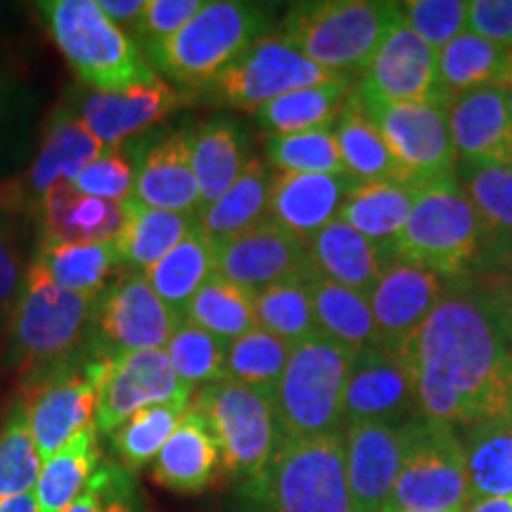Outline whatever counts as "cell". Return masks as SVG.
Returning a JSON list of instances; mask_svg holds the SVG:
<instances>
[{"label":"cell","mask_w":512,"mask_h":512,"mask_svg":"<svg viewBox=\"0 0 512 512\" xmlns=\"http://www.w3.org/2000/svg\"><path fill=\"white\" fill-rule=\"evenodd\" d=\"M190 155L204 207L219 200L245 169V131L226 117L202 121L190 131Z\"/></svg>","instance_id":"cell-32"},{"label":"cell","mask_w":512,"mask_h":512,"mask_svg":"<svg viewBox=\"0 0 512 512\" xmlns=\"http://www.w3.org/2000/svg\"><path fill=\"white\" fill-rule=\"evenodd\" d=\"M501 86H503L505 102H508V110H510V117H512V50H508V57H505V69H503Z\"/></svg>","instance_id":"cell-60"},{"label":"cell","mask_w":512,"mask_h":512,"mask_svg":"<svg viewBox=\"0 0 512 512\" xmlns=\"http://www.w3.org/2000/svg\"><path fill=\"white\" fill-rule=\"evenodd\" d=\"M271 176L261 159L249 157L238 181L216 202L204 204L195 214L197 226L211 242H221L268 219Z\"/></svg>","instance_id":"cell-35"},{"label":"cell","mask_w":512,"mask_h":512,"mask_svg":"<svg viewBox=\"0 0 512 512\" xmlns=\"http://www.w3.org/2000/svg\"><path fill=\"white\" fill-rule=\"evenodd\" d=\"M43 470V458L31 437L27 411L19 403L0 432V501L31 494Z\"/></svg>","instance_id":"cell-46"},{"label":"cell","mask_w":512,"mask_h":512,"mask_svg":"<svg viewBox=\"0 0 512 512\" xmlns=\"http://www.w3.org/2000/svg\"><path fill=\"white\" fill-rule=\"evenodd\" d=\"M183 320L230 344L256 328L254 292L214 273L190 299Z\"/></svg>","instance_id":"cell-40"},{"label":"cell","mask_w":512,"mask_h":512,"mask_svg":"<svg viewBox=\"0 0 512 512\" xmlns=\"http://www.w3.org/2000/svg\"><path fill=\"white\" fill-rule=\"evenodd\" d=\"M313 316L320 335L361 351L377 347V328L366 294L349 290L313 273L309 278Z\"/></svg>","instance_id":"cell-38"},{"label":"cell","mask_w":512,"mask_h":512,"mask_svg":"<svg viewBox=\"0 0 512 512\" xmlns=\"http://www.w3.org/2000/svg\"><path fill=\"white\" fill-rule=\"evenodd\" d=\"M105 145L83 126L79 114L60 110L46 128L34 164L19 181L0 190V207L41 216L43 200L57 183H74L88 164H93Z\"/></svg>","instance_id":"cell-17"},{"label":"cell","mask_w":512,"mask_h":512,"mask_svg":"<svg viewBox=\"0 0 512 512\" xmlns=\"http://www.w3.org/2000/svg\"><path fill=\"white\" fill-rule=\"evenodd\" d=\"M460 439L472 501L512 496V415L465 427Z\"/></svg>","instance_id":"cell-36"},{"label":"cell","mask_w":512,"mask_h":512,"mask_svg":"<svg viewBox=\"0 0 512 512\" xmlns=\"http://www.w3.org/2000/svg\"><path fill=\"white\" fill-rule=\"evenodd\" d=\"M309 256L313 271L320 278L368 297L375 290L384 266L396 254L377 247L349 223L337 219L309 240Z\"/></svg>","instance_id":"cell-29"},{"label":"cell","mask_w":512,"mask_h":512,"mask_svg":"<svg viewBox=\"0 0 512 512\" xmlns=\"http://www.w3.org/2000/svg\"><path fill=\"white\" fill-rule=\"evenodd\" d=\"M358 185L349 174H294L278 171L271 178L268 219L290 230L299 240L313 235L339 219L349 192Z\"/></svg>","instance_id":"cell-22"},{"label":"cell","mask_w":512,"mask_h":512,"mask_svg":"<svg viewBox=\"0 0 512 512\" xmlns=\"http://www.w3.org/2000/svg\"><path fill=\"white\" fill-rule=\"evenodd\" d=\"M136 174L138 164L131 162L121 147H105V152L93 164H88L72 185L83 195L128 204L136 192Z\"/></svg>","instance_id":"cell-50"},{"label":"cell","mask_w":512,"mask_h":512,"mask_svg":"<svg viewBox=\"0 0 512 512\" xmlns=\"http://www.w3.org/2000/svg\"><path fill=\"white\" fill-rule=\"evenodd\" d=\"M36 261L62 290L76 294H100L110 285L112 273L121 268L117 242L43 245Z\"/></svg>","instance_id":"cell-41"},{"label":"cell","mask_w":512,"mask_h":512,"mask_svg":"<svg viewBox=\"0 0 512 512\" xmlns=\"http://www.w3.org/2000/svg\"><path fill=\"white\" fill-rule=\"evenodd\" d=\"M396 22L399 3L316 0L290 5L280 36L318 67L354 79L366 74Z\"/></svg>","instance_id":"cell-4"},{"label":"cell","mask_w":512,"mask_h":512,"mask_svg":"<svg viewBox=\"0 0 512 512\" xmlns=\"http://www.w3.org/2000/svg\"><path fill=\"white\" fill-rule=\"evenodd\" d=\"M202 5L200 0H147L143 15L131 29V38L145 53L147 48L178 34L202 10Z\"/></svg>","instance_id":"cell-51"},{"label":"cell","mask_w":512,"mask_h":512,"mask_svg":"<svg viewBox=\"0 0 512 512\" xmlns=\"http://www.w3.org/2000/svg\"><path fill=\"white\" fill-rule=\"evenodd\" d=\"M245 512H271V510H266L264 505H259V503H254V501H247Z\"/></svg>","instance_id":"cell-61"},{"label":"cell","mask_w":512,"mask_h":512,"mask_svg":"<svg viewBox=\"0 0 512 512\" xmlns=\"http://www.w3.org/2000/svg\"><path fill=\"white\" fill-rule=\"evenodd\" d=\"M166 356L181 382L192 389H200L204 384H214L223 380V363H226L228 342L209 335L207 330L181 320L176 325L174 335L166 342Z\"/></svg>","instance_id":"cell-47"},{"label":"cell","mask_w":512,"mask_h":512,"mask_svg":"<svg viewBox=\"0 0 512 512\" xmlns=\"http://www.w3.org/2000/svg\"><path fill=\"white\" fill-rule=\"evenodd\" d=\"M413 190L403 183H358L339 211V221L349 223L363 238L396 254V240L406 228L413 209Z\"/></svg>","instance_id":"cell-34"},{"label":"cell","mask_w":512,"mask_h":512,"mask_svg":"<svg viewBox=\"0 0 512 512\" xmlns=\"http://www.w3.org/2000/svg\"><path fill=\"white\" fill-rule=\"evenodd\" d=\"M43 245L117 242L126 226V204L83 195L72 183H57L41 207Z\"/></svg>","instance_id":"cell-27"},{"label":"cell","mask_w":512,"mask_h":512,"mask_svg":"<svg viewBox=\"0 0 512 512\" xmlns=\"http://www.w3.org/2000/svg\"><path fill=\"white\" fill-rule=\"evenodd\" d=\"M62 512H107V503H105V496H102V491L91 482L86 486V491H83V494Z\"/></svg>","instance_id":"cell-57"},{"label":"cell","mask_w":512,"mask_h":512,"mask_svg":"<svg viewBox=\"0 0 512 512\" xmlns=\"http://www.w3.org/2000/svg\"><path fill=\"white\" fill-rule=\"evenodd\" d=\"M147 0H98L100 10L112 24L124 29L126 34L138 24L140 15H143Z\"/></svg>","instance_id":"cell-56"},{"label":"cell","mask_w":512,"mask_h":512,"mask_svg":"<svg viewBox=\"0 0 512 512\" xmlns=\"http://www.w3.org/2000/svg\"><path fill=\"white\" fill-rule=\"evenodd\" d=\"M83 363L76 358L67 366L27 377L22 406L43 463L76 434L95 427L98 389L86 377Z\"/></svg>","instance_id":"cell-15"},{"label":"cell","mask_w":512,"mask_h":512,"mask_svg":"<svg viewBox=\"0 0 512 512\" xmlns=\"http://www.w3.org/2000/svg\"><path fill=\"white\" fill-rule=\"evenodd\" d=\"M309 278H290L254 292L256 328L285 339L292 347L306 339L320 337V328L313 316Z\"/></svg>","instance_id":"cell-42"},{"label":"cell","mask_w":512,"mask_h":512,"mask_svg":"<svg viewBox=\"0 0 512 512\" xmlns=\"http://www.w3.org/2000/svg\"><path fill=\"white\" fill-rule=\"evenodd\" d=\"M216 273L249 292H261L290 278H309L313 271L309 242L264 219L242 233L214 242Z\"/></svg>","instance_id":"cell-16"},{"label":"cell","mask_w":512,"mask_h":512,"mask_svg":"<svg viewBox=\"0 0 512 512\" xmlns=\"http://www.w3.org/2000/svg\"><path fill=\"white\" fill-rule=\"evenodd\" d=\"M396 256L444 280L472 278L482 264V235L470 200L456 176L437 178L413 190V209Z\"/></svg>","instance_id":"cell-6"},{"label":"cell","mask_w":512,"mask_h":512,"mask_svg":"<svg viewBox=\"0 0 512 512\" xmlns=\"http://www.w3.org/2000/svg\"><path fill=\"white\" fill-rule=\"evenodd\" d=\"M0 512H38L34 491H31V494H22V496L0 501Z\"/></svg>","instance_id":"cell-59"},{"label":"cell","mask_w":512,"mask_h":512,"mask_svg":"<svg viewBox=\"0 0 512 512\" xmlns=\"http://www.w3.org/2000/svg\"><path fill=\"white\" fill-rule=\"evenodd\" d=\"M86 377L98 389L95 427L112 437L138 411L162 403H190L195 389L181 382L164 349L136 351L119 358L83 363Z\"/></svg>","instance_id":"cell-12"},{"label":"cell","mask_w":512,"mask_h":512,"mask_svg":"<svg viewBox=\"0 0 512 512\" xmlns=\"http://www.w3.org/2000/svg\"><path fill=\"white\" fill-rule=\"evenodd\" d=\"M214 273V242L197 226L174 252L166 254L159 264L147 268L145 278L152 285V290L157 292V297L162 299L166 309H171L178 318H183L190 299L195 297L197 290Z\"/></svg>","instance_id":"cell-37"},{"label":"cell","mask_w":512,"mask_h":512,"mask_svg":"<svg viewBox=\"0 0 512 512\" xmlns=\"http://www.w3.org/2000/svg\"><path fill=\"white\" fill-rule=\"evenodd\" d=\"M465 510H394V512H465Z\"/></svg>","instance_id":"cell-62"},{"label":"cell","mask_w":512,"mask_h":512,"mask_svg":"<svg viewBox=\"0 0 512 512\" xmlns=\"http://www.w3.org/2000/svg\"><path fill=\"white\" fill-rule=\"evenodd\" d=\"M195 228V214L152 209L131 200L126 204V226L117 240L121 268L145 273L174 252Z\"/></svg>","instance_id":"cell-33"},{"label":"cell","mask_w":512,"mask_h":512,"mask_svg":"<svg viewBox=\"0 0 512 512\" xmlns=\"http://www.w3.org/2000/svg\"><path fill=\"white\" fill-rule=\"evenodd\" d=\"M335 138L339 155H342L344 171L358 183H403L408 185L401 166L384 143L380 128L368 117L358 95V83L351 98L335 121ZM413 188V185H411Z\"/></svg>","instance_id":"cell-30"},{"label":"cell","mask_w":512,"mask_h":512,"mask_svg":"<svg viewBox=\"0 0 512 512\" xmlns=\"http://www.w3.org/2000/svg\"><path fill=\"white\" fill-rule=\"evenodd\" d=\"M221 475H226L221 448L202 413L190 406L152 463V482L171 494L200 496Z\"/></svg>","instance_id":"cell-25"},{"label":"cell","mask_w":512,"mask_h":512,"mask_svg":"<svg viewBox=\"0 0 512 512\" xmlns=\"http://www.w3.org/2000/svg\"><path fill=\"white\" fill-rule=\"evenodd\" d=\"M472 280L482 290L498 328L503 330V335L512 344V254L501 264L472 275Z\"/></svg>","instance_id":"cell-54"},{"label":"cell","mask_w":512,"mask_h":512,"mask_svg":"<svg viewBox=\"0 0 512 512\" xmlns=\"http://www.w3.org/2000/svg\"><path fill=\"white\" fill-rule=\"evenodd\" d=\"M465 512H512V496L479 498V501L467 505Z\"/></svg>","instance_id":"cell-58"},{"label":"cell","mask_w":512,"mask_h":512,"mask_svg":"<svg viewBox=\"0 0 512 512\" xmlns=\"http://www.w3.org/2000/svg\"><path fill=\"white\" fill-rule=\"evenodd\" d=\"M446 121L458 159L512 166V117L501 83L456 95Z\"/></svg>","instance_id":"cell-23"},{"label":"cell","mask_w":512,"mask_h":512,"mask_svg":"<svg viewBox=\"0 0 512 512\" xmlns=\"http://www.w3.org/2000/svg\"><path fill=\"white\" fill-rule=\"evenodd\" d=\"M181 105V95L162 76L119 93L91 91L81 100L79 119L105 147H121L124 140L159 124Z\"/></svg>","instance_id":"cell-24"},{"label":"cell","mask_w":512,"mask_h":512,"mask_svg":"<svg viewBox=\"0 0 512 512\" xmlns=\"http://www.w3.org/2000/svg\"><path fill=\"white\" fill-rule=\"evenodd\" d=\"M335 79L337 74L313 64L283 36L271 34L252 43L204 91L221 105L256 112L280 95Z\"/></svg>","instance_id":"cell-13"},{"label":"cell","mask_w":512,"mask_h":512,"mask_svg":"<svg viewBox=\"0 0 512 512\" xmlns=\"http://www.w3.org/2000/svg\"><path fill=\"white\" fill-rule=\"evenodd\" d=\"M266 157L278 171L294 174H347L339 155L335 126L268 136Z\"/></svg>","instance_id":"cell-48"},{"label":"cell","mask_w":512,"mask_h":512,"mask_svg":"<svg viewBox=\"0 0 512 512\" xmlns=\"http://www.w3.org/2000/svg\"><path fill=\"white\" fill-rule=\"evenodd\" d=\"M22 290V268H19V252L12 238L8 221L0 216V316L12 313L19 292Z\"/></svg>","instance_id":"cell-55"},{"label":"cell","mask_w":512,"mask_h":512,"mask_svg":"<svg viewBox=\"0 0 512 512\" xmlns=\"http://www.w3.org/2000/svg\"><path fill=\"white\" fill-rule=\"evenodd\" d=\"M273 17V5L211 0L178 34L147 48L145 57L178 86L207 88L252 43L268 36Z\"/></svg>","instance_id":"cell-2"},{"label":"cell","mask_w":512,"mask_h":512,"mask_svg":"<svg viewBox=\"0 0 512 512\" xmlns=\"http://www.w3.org/2000/svg\"><path fill=\"white\" fill-rule=\"evenodd\" d=\"M418 415L413 375L401 354L382 347L354 351L344 392V427L351 422H396Z\"/></svg>","instance_id":"cell-20"},{"label":"cell","mask_w":512,"mask_h":512,"mask_svg":"<svg viewBox=\"0 0 512 512\" xmlns=\"http://www.w3.org/2000/svg\"><path fill=\"white\" fill-rule=\"evenodd\" d=\"M465 31L512 50V0H475L467 3Z\"/></svg>","instance_id":"cell-52"},{"label":"cell","mask_w":512,"mask_h":512,"mask_svg":"<svg viewBox=\"0 0 512 512\" xmlns=\"http://www.w3.org/2000/svg\"><path fill=\"white\" fill-rule=\"evenodd\" d=\"M508 50L484 41L470 31L453 38L439 50V76L448 98H456L475 88L501 83Z\"/></svg>","instance_id":"cell-43"},{"label":"cell","mask_w":512,"mask_h":512,"mask_svg":"<svg viewBox=\"0 0 512 512\" xmlns=\"http://www.w3.org/2000/svg\"><path fill=\"white\" fill-rule=\"evenodd\" d=\"M91 482L105 496L107 512H150L136 479L119 463H100Z\"/></svg>","instance_id":"cell-53"},{"label":"cell","mask_w":512,"mask_h":512,"mask_svg":"<svg viewBox=\"0 0 512 512\" xmlns=\"http://www.w3.org/2000/svg\"><path fill=\"white\" fill-rule=\"evenodd\" d=\"M448 280L418 264L394 256L368 294L377 328V347L399 351L422 328L439 304Z\"/></svg>","instance_id":"cell-19"},{"label":"cell","mask_w":512,"mask_h":512,"mask_svg":"<svg viewBox=\"0 0 512 512\" xmlns=\"http://www.w3.org/2000/svg\"><path fill=\"white\" fill-rule=\"evenodd\" d=\"M354 88L356 83L349 76H339L335 81L318 83V86L297 88L259 107L254 112L256 124L271 136L332 128L347 107Z\"/></svg>","instance_id":"cell-31"},{"label":"cell","mask_w":512,"mask_h":512,"mask_svg":"<svg viewBox=\"0 0 512 512\" xmlns=\"http://www.w3.org/2000/svg\"><path fill=\"white\" fill-rule=\"evenodd\" d=\"M399 17L415 36L439 53L465 31L467 3L463 0H411V3H399Z\"/></svg>","instance_id":"cell-49"},{"label":"cell","mask_w":512,"mask_h":512,"mask_svg":"<svg viewBox=\"0 0 512 512\" xmlns=\"http://www.w3.org/2000/svg\"><path fill=\"white\" fill-rule=\"evenodd\" d=\"M98 294L62 290L34 259L10 320V361L27 377L81 356Z\"/></svg>","instance_id":"cell-3"},{"label":"cell","mask_w":512,"mask_h":512,"mask_svg":"<svg viewBox=\"0 0 512 512\" xmlns=\"http://www.w3.org/2000/svg\"><path fill=\"white\" fill-rule=\"evenodd\" d=\"M98 427H88L64 444L53 458L43 463L34 489L38 512H62L79 498L100 467V451L95 441Z\"/></svg>","instance_id":"cell-39"},{"label":"cell","mask_w":512,"mask_h":512,"mask_svg":"<svg viewBox=\"0 0 512 512\" xmlns=\"http://www.w3.org/2000/svg\"><path fill=\"white\" fill-rule=\"evenodd\" d=\"M403 460L387 512L465 510L472 503L460 432L448 422L415 415L401 425Z\"/></svg>","instance_id":"cell-10"},{"label":"cell","mask_w":512,"mask_h":512,"mask_svg":"<svg viewBox=\"0 0 512 512\" xmlns=\"http://www.w3.org/2000/svg\"><path fill=\"white\" fill-rule=\"evenodd\" d=\"M181 320L166 309L145 273L126 268L95 299L91 330L81 356H86V361H98L164 349Z\"/></svg>","instance_id":"cell-11"},{"label":"cell","mask_w":512,"mask_h":512,"mask_svg":"<svg viewBox=\"0 0 512 512\" xmlns=\"http://www.w3.org/2000/svg\"><path fill=\"white\" fill-rule=\"evenodd\" d=\"M361 93L387 102L448 107L439 76V53L413 34L406 24H394L358 81Z\"/></svg>","instance_id":"cell-18"},{"label":"cell","mask_w":512,"mask_h":512,"mask_svg":"<svg viewBox=\"0 0 512 512\" xmlns=\"http://www.w3.org/2000/svg\"><path fill=\"white\" fill-rule=\"evenodd\" d=\"M358 95L408 185L418 188L437 178L456 176L458 155L448 133L446 107L377 100L361 93V88Z\"/></svg>","instance_id":"cell-14"},{"label":"cell","mask_w":512,"mask_h":512,"mask_svg":"<svg viewBox=\"0 0 512 512\" xmlns=\"http://www.w3.org/2000/svg\"><path fill=\"white\" fill-rule=\"evenodd\" d=\"M245 498L271 512H354L347 477L344 432L309 439H283Z\"/></svg>","instance_id":"cell-7"},{"label":"cell","mask_w":512,"mask_h":512,"mask_svg":"<svg viewBox=\"0 0 512 512\" xmlns=\"http://www.w3.org/2000/svg\"><path fill=\"white\" fill-rule=\"evenodd\" d=\"M190 408V403H162L131 415L112 434L119 465L128 472H140L147 463H155L166 441L178 427V422Z\"/></svg>","instance_id":"cell-45"},{"label":"cell","mask_w":512,"mask_h":512,"mask_svg":"<svg viewBox=\"0 0 512 512\" xmlns=\"http://www.w3.org/2000/svg\"><path fill=\"white\" fill-rule=\"evenodd\" d=\"M344 451L354 512H387L403 460L401 425L351 422L344 427Z\"/></svg>","instance_id":"cell-21"},{"label":"cell","mask_w":512,"mask_h":512,"mask_svg":"<svg viewBox=\"0 0 512 512\" xmlns=\"http://www.w3.org/2000/svg\"><path fill=\"white\" fill-rule=\"evenodd\" d=\"M399 354L422 418L470 427L512 415V344L472 278L448 280Z\"/></svg>","instance_id":"cell-1"},{"label":"cell","mask_w":512,"mask_h":512,"mask_svg":"<svg viewBox=\"0 0 512 512\" xmlns=\"http://www.w3.org/2000/svg\"><path fill=\"white\" fill-rule=\"evenodd\" d=\"M190 406L202 413L216 437L223 472L245 484L259 482L285 439L275 418L273 392L219 380L195 389Z\"/></svg>","instance_id":"cell-9"},{"label":"cell","mask_w":512,"mask_h":512,"mask_svg":"<svg viewBox=\"0 0 512 512\" xmlns=\"http://www.w3.org/2000/svg\"><path fill=\"white\" fill-rule=\"evenodd\" d=\"M456 178L475 209L486 271L512 254V166L458 159Z\"/></svg>","instance_id":"cell-28"},{"label":"cell","mask_w":512,"mask_h":512,"mask_svg":"<svg viewBox=\"0 0 512 512\" xmlns=\"http://www.w3.org/2000/svg\"><path fill=\"white\" fill-rule=\"evenodd\" d=\"M351 361L354 349L330 337L320 335L294 344L273 392L275 418L285 439L342 432Z\"/></svg>","instance_id":"cell-8"},{"label":"cell","mask_w":512,"mask_h":512,"mask_svg":"<svg viewBox=\"0 0 512 512\" xmlns=\"http://www.w3.org/2000/svg\"><path fill=\"white\" fill-rule=\"evenodd\" d=\"M133 202L143 207L197 214L202 207L200 185L192 171L190 131L169 133L152 145L138 162Z\"/></svg>","instance_id":"cell-26"},{"label":"cell","mask_w":512,"mask_h":512,"mask_svg":"<svg viewBox=\"0 0 512 512\" xmlns=\"http://www.w3.org/2000/svg\"><path fill=\"white\" fill-rule=\"evenodd\" d=\"M38 10L64 60L93 91L119 93L159 79L138 43L105 17L98 0H48Z\"/></svg>","instance_id":"cell-5"},{"label":"cell","mask_w":512,"mask_h":512,"mask_svg":"<svg viewBox=\"0 0 512 512\" xmlns=\"http://www.w3.org/2000/svg\"><path fill=\"white\" fill-rule=\"evenodd\" d=\"M0 98H3V83H0Z\"/></svg>","instance_id":"cell-63"},{"label":"cell","mask_w":512,"mask_h":512,"mask_svg":"<svg viewBox=\"0 0 512 512\" xmlns=\"http://www.w3.org/2000/svg\"><path fill=\"white\" fill-rule=\"evenodd\" d=\"M290 354L292 344L271 335V332L254 328L228 344L223 380L275 392L287 368V361H290Z\"/></svg>","instance_id":"cell-44"}]
</instances>
